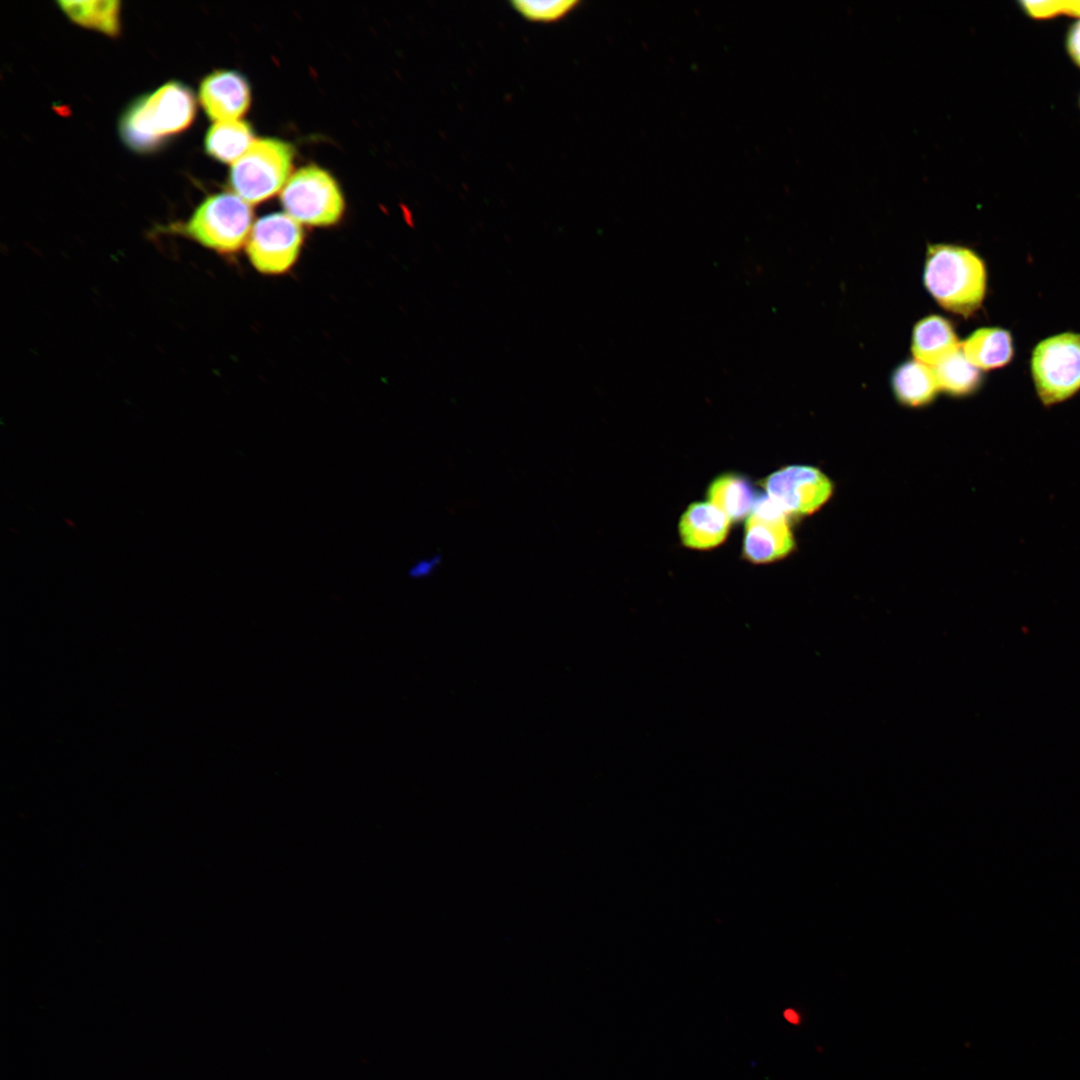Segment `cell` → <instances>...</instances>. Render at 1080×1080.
Instances as JSON below:
<instances>
[{
  "mask_svg": "<svg viewBox=\"0 0 1080 1080\" xmlns=\"http://www.w3.org/2000/svg\"><path fill=\"white\" fill-rule=\"evenodd\" d=\"M196 102L189 87L170 81L129 106L120 121L123 142L136 152H151L188 128Z\"/></svg>",
  "mask_w": 1080,
  "mask_h": 1080,
  "instance_id": "1",
  "label": "cell"
},
{
  "mask_svg": "<svg viewBox=\"0 0 1080 1080\" xmlns=\"http://www.w3.org/2000/svg\"><path fill=\"white\" fill-rule=\"evenodd\" d=\"M923 279L937 303L958 315L970 316L979 309L984 299V263L977 254L965 247L947 244L929 246Z\"/></svg>",
  "mask_w": 1080,
  "mask_h": 1080,
  "instance_id": "2",
  "label": "cell"
},
{
  "mask_svg": "<svg viewBox=\"0 0 1080 1080\" xmlns=\"http://www.w3.org/2000/svg\"><path fill=\"white\" fill-rule=\"evenodd\" d=\"M252 219L249 203L224 192L207 197L178 231L206 248L229 254L247 242Z\"/></svg>",
  "mask_w": 1080,
  "mask_h": 1080,
  "instance_id": "3",
  "label": "cell"
},
{
  "mask_svg": "<svg viewBox=\"0 0 1080 1080\" xmlns=\"http://www.w3.org/2000/svg\"><path fill=\"white\" fill-rule=\"evenodd\" d=\"M293 157V148L282 140H255L232 164L229 179L234 193L256 204L282 191L290 178Z\"/></svg>",
  "mask_w": 1080,
  "mask_h": 1080,
  "instance_id": "4",
  "label": "cell"
},
{
  "mask_svg": "<svg viewBox=\"0 0 1080 1080\" xmlns=\"http://www.w3.org/2000/svg\"><path fill=\"white\" fill-rule=\"evenodd\" d=\"M285 213L300 224L330 226L344 211V198L334 178L317 166L292 174L281 191Z\"/></svg>",
  "mask_w": 1080,
  "mask_h": 1080,
  "instance_id": "5",
  "label": "cell"
},
{
  "mask_svg": "<svg viewBox=\"0 0 1080 1080\" xmlns=\"http://www.w3.org/2000/svg\"><path fill=\"white\" fill-rule=\"evenodd\" d=\"M1032 375L1041 402H1062L1080 389V334L1045 339L1032 356Z\"/></svg>",
  "mask_w": 1080,
  "mask_h": 1080,
  "instance_id": "6",
  "label": "cell"
},
{
  "mask_svg": "<svg viewBox=\"0 0 1080 1080\" xmlns=\"http://www.w3.org/2000/svg\"><path fill=\"white\" fill-rule=\"evenodd\" d=\"M765 495L790 519L818 511L832 496V480L811 465H788L761 482Z\"/></svg>",
  "mask_w": 1080,
  "mask_h": 1080,
  "instance_id": "7",
  "label": "cell"
},
{
  "mask_svg": "<svg viewBox=\"0 0 1080 1080\" xmlns=\"http://www.w3.org/2000/svg\"><path fill=\"white\" fill-rule=\"evenodd\" d=\"M303 244L301 224L287 213H272L252 226L246 251L251 264L264 274H281L296 262Z\"/></svg>",
  "mask_w": 1080,
  "mask_h": 1080,
  "instance_id": "8",
  "label": "cell"
},
{
  "mask_svg": "<svg viewBox=\"0 0 1080 1080\" xmlns=\"http://www.w3.org/2000/svg\"><path fill=\"white\" fill-rule=\"evenodd\" d=\"M743 557L765 564L787 557L795 547L790 518L766 495L758 497L745 519Z\"/></svg>",
  "mask_w": 1080,
  "mask_h": 1080,
  "instance_id": "9",
  "label": "cell"
},
{
  "mask_svg": "<svg viewBox=\"0 0 1080 1080\" xmlns=\"http://www.w3.org/2000/svg\"><path fill=\"white\" fill-rule=\"evenodd\" d=\"M199 100L210 119L216 122L238 120L250 105V87L240 73L217 70L202 80Z\"/></svg>",
  "mask_w": 1080,
  "mask_h": 1080,
  "instance_id": "10",
  "label": "cell"
},
{
  "mask_svg": "<svg viewBox=\"0 0 1080 1080\" xmlns=\"http://www.w3.org/2000/svg\"><path fill=\"white\" fill-rule=\"evenodd\" d=\"M730 524L731 520L709 501L694 502L680 517L679 536L688 548L708 550L725 541Z\"/></svg>",
  "mask_w": 1080,
  "mask_h": 1080,
  "instance_id": "11",
  "label": "cell"
},
{
  "mask_svg": "<svg viewBox=\"0 0 1080 1080\" xmlns=\"http://www.w3.org/2000/svg\"><path fill=\"white\" fill-rule=\"evenodd\" d=\"M961 349L951 323L939 316H927L914 326L912 354L915 360L934 368Z\"/></svg>",
  "mask_w": 1080,
  "mask_h": 1080,
  "instance_id": "12",
  "label": "cell"
},
{
  "mask_svg": "<svg viewBox=\"0 0 1080 1080\" xmlns=\"http://www.w3.org/2000/svg\"><path fill=\"white\" fill-rule=\"evenodd\" d=\"M891 386L897 401L911 408L930 404L939 391L933 368L915 359L895 369Z\"/></svg>",
  "mask_w": 1080,
  "mask_h": 1080,
  "instance_id": "13",
  "label": "cell"
},
{
  "mask_svg": "<svg viewBox=\"0 0 1080 1080\" xmlns=\"http://www.w3.org/2000/svg\"><path fill=\"white\" fill-rule=\"evenodd\" d=\"M706 495L731 522L746 519L758 499L751 483L736 473L717 476L708 486Z\"/></svg>",
  "mask_w": 1080,
  "mask_h": 1080,
  "instance_id": "14",
  "label": "cell"
},
{
  "mask_svg": "<svg viewBox=\"0 0 1080 1080\" xmlns=\"http://www.w3.org/2000/svg\"><path fill=\"white\" fill-rule=\"evenodd\" d=\"M967 360L979 370L1006 365L1013 355V343L1008 331L1001 328H981L961 343Z\"/></svg>",
  "mask_w": 1080,
  "mask_h": 1080,
  "instance_id": "15",
  "label": "cell"
},
{
  "mask_svg": "<svg viewBox=\"0 0 1080 1080\" xmlns=\"http://www.w3.org/2000/svg\"><path fill=\"white\" fill-rule=\"evenodd\" d=\"M251 126L242 120L215 122L208 130L204 146L214 159L234 163L255 141Z\"/></svg>",
  "mask_w": 1080,
  "mask_h": 1080,
  "instance_id": "16",
  "label": "cell"
},
{
  "mask_svg": "<svg viewBox=\"0 0 1080 1080\" xmlns=\"http://www.w3.org/2000/svg\"><path fill=\"white\" fill-rule=\"evenodd\" d=\"M58 4L73 22L81 26L109 36L120 32L119 1H59Z\"/></svg>",
  "mask_w": 1080,
  "mask_h": 1080,
  "instance_id": "17",
  "label": "cell"
},
{
  "mask_svg": "<svg viewBox=\"0 0 1080 1080\" xmlns=\"http://www.w3.org/2000/svg\"><path fill=\"white\" fill-rule=\"evenodd\" d=\"M939 390L952 396H967L981 382L980 370L972 365L960 349L933 368Z\"/></svg>",
  "mask_w": 1080,
  "mask_h": 1080,
  "instance_id": "18",
  "label": "cell"
},
{
  "mask_svg": "<svg viewBox=\"0 0 1080 1080\" xmlns=\"http://www.w3.org/2000/svg\"><path fill=\"white\" fill-rule=\"evenodd\" d=\"M511 7L523 18L531 22H557L572 12L578 1L573 0H514Z\"/></svg>",
  "mask_w": 1080,
  "mask_h": 1080,
  "instance_id": "19",
  "label": "cell"
},
{
  "mask_svg": "<svg viewBox=\"0 0 1080 1080\" xmlns=\"http://www.w3.org/2000/svg\"><path fill=\"white\" fill-rule=\"evenodd\" d=\"M1020 5L1024 13L1033 19L1045 20L1063 15V1H1021Z\"/></svg>",
  "mask_w": 1080,
  "mask_h": 1080,
  "instance_id": "20",
  "label": "cell"
},
{
  "mask_svg": "<svg viewBox=\"0 0 1080 1080\" xmlns=\"http://www.w3.org/2000/svg\"><path fill=\"white\" fill-rule=\"evenodd\" d=\"M440 562L441 557L439 555L419 559L410 566L408 576L413 579L426 578L433 574Z\"/></svg>",
  "mask_w": 1080,
  "mask_h": 1080,
  "instance_id": "21",
  "label": "cell"
},
{
  "mask_svg": "<svg viewBox=\"0 0 1080 1080\" xmlns=\"http://www.w3.org/2000/svg\"><path fill=\"white\" fill-rule=\"evenodd\" d=\"M1065 45L1069 57L1080 68V20L1067 31Z\"/></svg>",
  "mask_w": 1080,
  "mask_h": 1080,
  "instance_id": "22",
  "label": "cell"
},
{
  "mask_svg": "<svg viewBox=\"0 0 1080 1080\" xmlns=\"http://www.w3.org/2000/svg\"><path fill=\"white\" fill-rule=\"evenodd\" d=\"M1063 15L1080 20V1H1063Z\"/></svg>",
  "mask_w": 1080,
  "mask_h": 1080,
  "instance_id": "23",
  "label": "cell"
},
{
  "mask_svg": "<svg viewBox=\"0 0 1080 1080\" xmlns=\"http://www.w3.org/2000/svg\"><path fill=\"white\" fill-rule=\"evenodd\" d=\"M783 1017L787 1022L793 1025H798L801 1022L800 1015L791 1008H788L783 1012Z\"/></svg>",
  "mask_w": 1080,
  "mask_h": 1080,
  "instance_id": "24",
  "label": "cell"
}]
</instances>
